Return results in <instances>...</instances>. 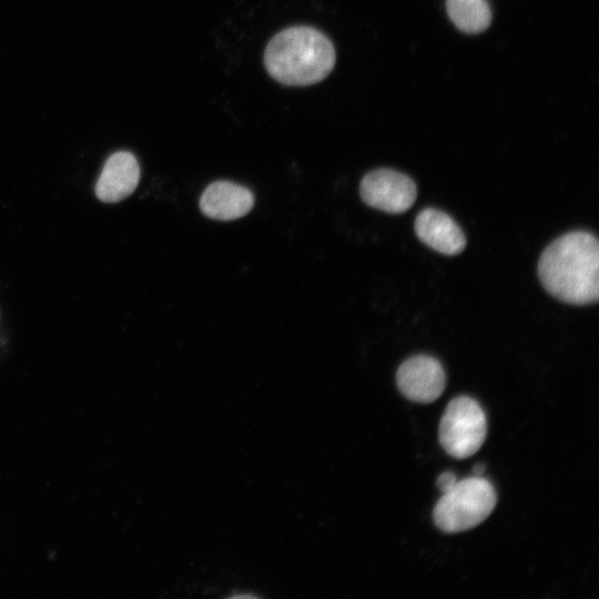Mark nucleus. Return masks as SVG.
Returning <instances> with one entry per match:
<instances>
[{
	"mask_svg": "<svg viewBox=\"0 0 599 599\" xmlns=\"http://www.w3.org/2000/svg\"><path fill=\"white\" fill-rule=\"evenodd\" d=\"M538 276L545 290L569 304L596 303L599 297V243L586 231L551 242L540 255Z\"/></svg>",
	"mask_w": 599,
	"mask_h": 599,
	"instance_id": "nucleus-1",
	"label": "nucleus"
},
{
	"mask_svg": "<svg viewBox=\"0 0 599 599\" xmlns=\"http://www.w3.org/2000/svg\"><path fill=\"white\" fill-rule=\"evenodd\" d=\"M263 61L267 73L288 87L321 82L334 69L335 48L329 38L309 26H293L267 43Z\"/></svg>",
	"mask_w": 599,
	"mask_h": 599,
	"instance_id": "nucleus-2",
	"label": "nucleus"
},
{
	"mask_svg": "<svg viewBox=\"0 0 599 599\" xmlns=\"http://www.w3.org/2000/svg\"><path fill=\"white\" fill-rule=\"evenodd\" d=\"M497 495L489 480L471 476L455 485L436 502L433 510L435 525L454 534L469 530L481 524L494 510Z\"/></svg>",
	"mask_w": 599,
	"mask_h": 599,
	"instance_id": "nucleus-3",
	"label": "nucleus"
},
{
	"mask_svg": "<svg viewBox=\"0 0 599 599\" xmlns=\"http://www.w3.org/2000/svg\"><path fill=\"white\" fill-rule=\"evenodd\" d=\"M486 435V415L474 398L458 396L448 403L438 427L439 443L448 455L457 459L473 456Z\"/></svg>",
	"mask_w": 599,
	"mask_h": 599,
	"instance_id": "nucleus-4",
	"label": "nucleus"
},
{
	"mask_svg": "<svg viewBox=\"0 0 599 599\" xmlns=\"http://www.w3.org/2000/svg\"><path fill=\"white\" fill-rule=\"evenodd\" d=\"M359 194L367 205L398 214L415 203L417 186L409 176L398 171L377 169L362 179Z\"/></svg>",
	"mask_w": 599,
	"mask_h": 599,
	"instance_id": "nucleus-5",
	"label": "nucleus"
},
{
	"mask_svg": "<svg viewBox=\"0 0 599 599\" xmlns=\"http://www.w3.org/2000/svg\"><path fill=\"white\" fill-rule=\"evenodd\" d=\"M396 383L406 398L417 403H432L443 394L446 374L436 358L416 355L400 364Z\"/></svg>",
	"mask_w": 599,
	"mask_h": 599,
	"instance_id": "nucleus-6",
	"label": "nucleus"
},
{
	"mask_svg": "<svg viewBox=\"0 0 599 599\" xmlns=\"http://www.w3.org/2000/svg\"><path fill=\"white\" fill-rule=\"evenodd\" d=\"M140 180L135 156L119 151L109 156L95 184L97 197L105 203H116L133 193Z\"/></svg>",
	"mask_w": 599,
	"mask_h": 599,
	"instance_id": "nucleus-7",
	"label": "nucleus"
},
{
	"mask_svg": "<svg viewBox=\"0 0 599 599\" xmlns=\"http://www.w3.org/2000/svg\"><path fill=\"white\" fill-rule=\"evenodd\" d=\"M254 205L252 192L231 181L211 183L200 197L202 213L213 220L232 221L246 215Z\"/></svg>",
	"mask_w": 599,
	"mask_h": 599,
	"instance_id": "nucleus-8",
	"label": "nucleus"
},
{
	"mask_svg": "<svg viewBox=\"0 0 599 599\" xmlns=\"http://www.w3.org/2000/svg\"><path fill=\"white\" fill-rule=\"evenodd\" d=\"M415 232L423 243L445 255H457L466 245L465 234L459 225L436 209L428 207L418 213Z\"/></svg>",
	"mask_w": 599,
	"mask_h": 599,
	"instance_id": "nucleus-9",
	"label": "nucleus"
},
{
	"mask_svg": "<svg viewBox=\"0 0 599 599\" xmlns=\"http://www.w3.org/2000/svg\"><path fill=\"white\" fill-rule=\"evenodd\" d=\"M447 12L454 24L466 33L486 30L491 21L487 0H447Z\"/></svg>",
	"mask_w": 599,
	"mask_h": 599,
	"instance_id": "nucleus-10",
	"label": "nucleus"
},
{
	"mask_svg": "<svg viewBox=\"0 0 599 599\" xmlns=\"http://www.w3.org/2000/svg\"><path fill=\"white\" fill-rule=\"evenodd\" d=\"M457 481L456 475L453 471H444L437 478V487L441 493L449 490Z\"/></svg>",
	"mask_w": 599,
	"mask_h": 599,
	"instance_id": "nucleus-11",
	"label": "nucleus"
},
{
	"mask_svg": "<svg viewBox=\"0 0 599 599\" xmlns=\"http://www.w3.org/2000/svg\"><path fill=\"white\" fill-rule=\"evenodd\" d=\"M484 470H485V466L481 464H477L473 468V474L474 476H480L484 473Z\"/></svg>",
	"mask_w": 599,
	"mask_h": 599,
	"instance_id": "nucleus-12",
	"label": "nucleus"
}]
</instances>
